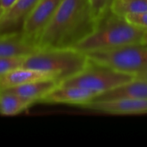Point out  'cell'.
I'll list each match as a JSON object with an SVG mask.
<instances>
[{"label": "cell", "instance_id": "6da1fadb", "mask_svg": "<svg viewBox=\"0 0 147 147\" xmlns=\"http://www.w3.org/2000/svg\"><path fill=\"white\" fill-rule=\"evenodd\" d=\"M96 23L89 0H63L40 34L37 47L72 48L95 29Z\"/></svg>", "mask_w": 147, "mask_h": 147}, {"label": "cell", "instance_id": "7a4b0ae2", "mask_svg": "<svg viewBox=\"0 0 147 147\" xmlns=\"http://www.w3.org/2000/svg\"><path fill=\"white\" fill-rule=\"evenodd\" d=\"M146 29L128 22L111 9L97 19L95 29L72 48L84 53L141 43Z\"/></svg>", "mask_w": 147, "mask_h": 147}, {"label": "cell", "instance_id": "3957f363", "mask_svg": "<svg viewBox=\"0 0 147 147\" xmlns=\"http://www.w3.org/2000/svg\"><path fill=\"white\" fill-rule=\"evenodd\" d=\"M89 63L87 55L74 48H46L26 56L22 67L48 73L61 83L84 70Z\"/></svg>", "mask_w": 147, "mask_h": 147}, {"label": "cell", "instance_id": "277c9868", "mask_svg": "<svg viewBox=\"0 0 147 147\" xmlns=\"http://www.w3.org/2000/svg\"><path fill=\"white\" fill-rule=\"evenodd\" d=\"M85 54L94 63L134 77L147 72V46L141 43Z\"/></svg>", "mask_w": 147, "mask_h": 147}, {"label": "cell", "instance_id": "5b68a950", "mask_svg": "<svg viewBox=\"0 0 147 147\" xmlns=\"http://www.w3.org/2000/svg\"><path fill=\"white\" fill-rule=\"evenodd\" d=\"M134 78L135 77L133 75L118 71L90 60L88 66L84 70L62 81L59 84L82 87L95 90L101 95Z\"/></svg>", "mask_w": 147, "mask_h": 147}, {"label": "cell", "instance_id": "8992f818", "mask_svg": "<svg viewBox=\"0 0 147 147\" xmlns=\"http://www.w3.org/2000/svg\"><path fill=\"white\" fill-rule=\"evenodd\" d=\"M63 0H40L27 18L22 34L37 46V40Z\"/></svg>", "mask_w": 147, "mask_h": 147}, {"label": "cell", "instance_id": "52a82bcc", "mask_svg": "<svg viewBox=\"0 0 147 147\" xmlns=\"http://www.w3.org/2000/svg\"><path fill=\"white\" fill-rule=\"evenodd\" d=\"M100 94L89 89L59 84L49 93H47L40 101L41 103H62L78 105L82 107L93 101Z\"/></svg>", "mask_w": 147, "mask_h": 147}, {"label": "cell", "instance_id": "ba28073f", "mask_svg": "<svg viewBox=\"0 0 147 147\" xmlns=\"http://www.w3.org/2000/svg\"><path fill=\"white\" fill-rule=\"evenodd\" d=\"M40 0H17L0 17V35L22 32V27Z\"/></svg>", "mask_w": 147, "mask_h": 147}, {"label": "cell", "instance_id": "9c48e42d", "mask_svg": "<svg viewBox=\"0 0 147 147\" xmlns=\"http://www.w3.org/2000/svg\"><path fill=\"white\" fill-rule=\"evenodd\" d=\"M82 108L111 115H135L147 113V98L91 101Z\"/></svg>", "mask_w": 147, "mask_h": 147}, {"label": "cell", "instance_id": "30bf717a", "mask_svg": "<svg viewBox=\"0 0 147 147\" xmlns=\"http://www.w3.org/2000/svg\"><path fill=\"white\" fill-rule=\"evenodd\" d=\"M38 49L22 32L0 35V58L26 57Z\"/></svg>", "mask_w": 147, "mask_h": 147}, {"label": "cell", "instance_id": "8fae6325", "mask_svg": "<svg viewBox=\"0 0 147 147\" xmlns=\"http://www.w3.org/2000/svg\"><path fill=\"white\" fill-rule=\"evenodd\" d=\"M147 98V80L135 78L115 89L101 94L93 101Z\"/></svg>", "mask_w": 147, "mask_h": 147}, {"label": "cell", "instance_id": "7c38bea8", "mask_svg": "<svg viewBox=\"0 0 147 147\" xmlns=\"http://www.w3.org/2000/svg\"><path fill=\"white\" fill-rule=\"evenodd\" d=\"M47 78H55L48 73L40 71L37 70L18 67L0 75V90L9 89V88L22 85L30 82L47 79Z\"/></svg>", "mask_w": 147, "mask_h": 147}, {"label": "cell", "instance_id": "4fadbf2b", "mask_svg": "<svg viewBox=\"0 0 147 147\" xmlns=\"http://www.w3.org/2000/svg\"><path fill=\"white\" fill-rule=\"evenodd\" d=\"M60 82L56 78H47L30 82L22 85L5 89L20 96L33 101L34 103L40 101L52 90L57 87ZM4 90V89H3Z\"/></svg>", "mask_w": 147, "mask_h": 147}, {"label": "cell", "instance_id": "5bb4252c", "mask_svg": "<svg viewBox=\"0 0 147 147\" xmlns=\"http://www.w3.org/2000/svg\"><path fill=\"white\" fill-rule=\"evenodd\" d=\"M34 104L31 100L20 96L8 90H0V114L16 115Z\"/></svg>", "mask_w": 147, "mask_h": 147}, {"label": "cell", "instance_id": "9a60e30c", "mask_svg": "<svg viewBox=\"0 0 147 147\" xmlns=\"http://www.w3.org/2000/svg\"><path fill=\"white\" fill-rule=\"evenodd\" d=\"M111 10L120 16L147 11V0H115Z\"/></svg>", "mask_w": 147, "mask_h": 147}, {"label": "cell", "instance_id": "2e32d148", "mask_svg": "<svg viewBox=\"0 0 147 147\" xmlns=\"http://www.w3.org/2000/svg\"><path fill=\"white\" fill-rule=\"evenodd\" d=\"M25 57H17V58H0V75L18 68L22 67L23 59Z\"/></svg>", "mask_w": 147, "mask_h": 147}, {"label": "cell", "instance_id": "e0dca14e", "mask_svg": "<svg viewBox=\"0 0 147 147\" xmlns=\"http://www.w3.org/2000/svg\"><path fill=\"white\" fill-rule=\"evenodd\" d=\"M92 9L98 19L104 13L111 9L112 3L115 0H89Z\"/></svg>", "mask_w": 147, "mask_h": 147}, {"label": "cell", "instance_id": "ac0fdd59", "mask_svg": "<svg viewBox=\"0 0 147 147\" xmlns=\"http://www.w3.org/2000/svg\"><path fill=\"white\" fill-rule=\"evenodd\" d=\"M125 19L130 22L131 24L147 29V11L142 12V13H138V14H132L125 16Z\"/></svg>", "mask_w": 147, "mask_h": 147}, {"label": "cell", "instance_id": "d6986e66", "mask_svg": "<svg viewBox=\"0 0 147 147\" xmlns=\"http://www.w3.org/2000/svg\"><path fill=\"white\" fill-rule=\"evenodd\" d=\"M17 0H2V8L3 9H7L11 7Z\"/></svg>", "mask_w": 147, "mask_h": 147}, {"label": "cell", "instance_id": "ffe728a7", "mask_svg": "<svg viewBox=\"0 0 147 147\" xmlns=\"http://www.w3.org/2000/svg\"><path fill=\"white\" fill-rule=\"evenodd\" d=\"M142 44L147 46V29L146 30L145 34H144V36H143V40H142Z\"/></svg>", "mask_w": 147, "mask_h": 147}, {"label": "cell", "instance_id": "44dd1931", "mask_svg": "<svg viewBox=\"0 0 147 147\" xmlns=\"http://www.w3.org/2000/svg\"><path fill=\"white\" fill-rule=\"evenodd\" d=\"M137 78H142V79H146L147 80V72L146 73H144V74H141V75H139L137 77H135Z\"/></svg>", "mask_w": 147, "mask_h": 147}, {"label": "cell", "instance_id": "7402d4cb", "mask_svg": "<svg viewBox=\"0 0 147 147\" xmlns=\"http://www.w3.org/2000/svg\"><path fill=\"white\" fill-rule=\"evenodd\" d=\"M3 11H4V9H1V10H0V17L2 16V15H3Z\"/></svg>", "mask_w": 147, "mask_h": 147}, {"label": "cell", "instance_id": "603a6c76", "mask_svg": "<svg viewBox=\"0 0 147 147\" xmlns=\"http://www.w3.org/2000/svg\"><path fill=\"white\" fill-rule=\"evenodd\" d=\"M1 9H3V8H2V0H0V10Z\"/></svg>", "mask_w": 147, "mask_h": 147}]
</instances>
